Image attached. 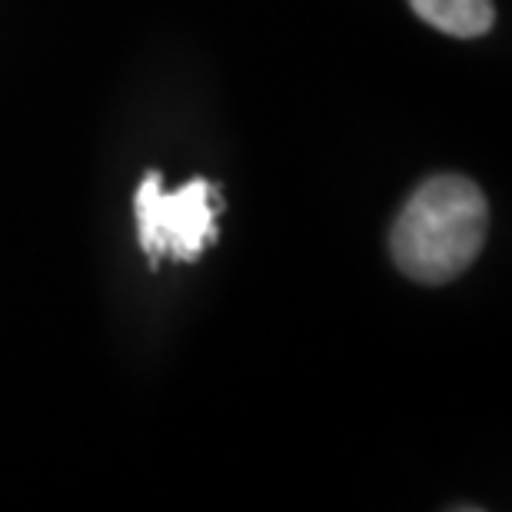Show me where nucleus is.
<instances>
[{
  "label": "nucleus",
  "mask_w": 512,
  "mask_h": 512,
  "mask_svg": "<svg viewBox=\"0 0 512 512\" xmlns=\"http://www.w3.org/2000/svg\"><path fill=\"white\" fill-rule=\"evenodd\" d=\"M429 27L453 37H483L493 30V0H409Z\"/></svg>",
  "instance_id": "obj_3"
},
{
  "label": "nucleus",
  "mask_w": 512,
  "mask_h": 512,
  "mask_svg": "<svg viewBox=\"0 0 512 512\" xmlns=\"http://www.w3.org/2000/svg\"><path fill=\"white\" fill-rule=\"evenodd\" d=\"M217 210L220 200L210 180H193L177 193H163L160 173H147L137 190L140 247L153 260L173 253L177 260L193 263L217 240V227H213Z\"/></svg>",
  "instance_id": "obj_2"
},
{
  "label": "nucleus",
  "mask_w": 512,
  "mask_h": 512,
  "mask_svg": "<svg viewBox=\"0 0 512 512\" xmlns=\"http://www.w3.org/2000/svg\"><path fill=\"white\" fill-rule=\"evenodd\" d=\"M489 233V203L473 180L443 173L406 200L389 233L396 266L416 283H446L469 270Z\"/></svg>",
  "instance_id": "obj_1"
}]
</instances>
